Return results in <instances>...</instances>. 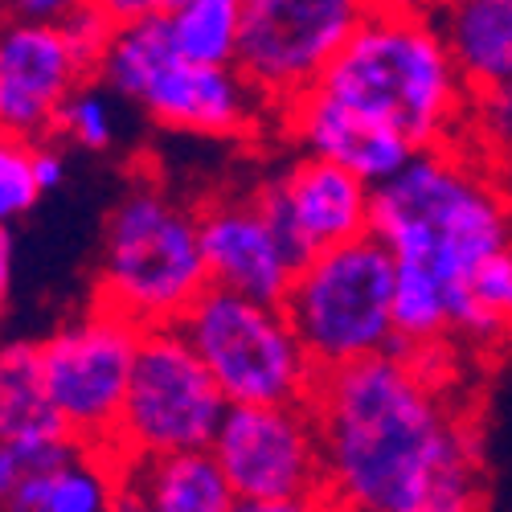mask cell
I'll list each match as a JSON object with an SVG mask.
<instances>
[{
    "mask_svg": "<svg viewBox=\"0 0 512 512\" xmlns=\"http://www.w3.org/2000/svg\"><path fill=\"white\" fill-rule=\"evenodd\" d=\"M447 345H394L320 369L308 406L324 443L328 508L467 512L480 504V447L451 390Z\"/></svg>",
    "mask_w": 512,
    "mask_h": 512,
    "instance_id": "obj_1",
    "label": "cell"
},
{
    "mask_svg": "<svg viewBox=\"0 0 512 512\" xmlns=\"http://www.w3.org/2000/svg\"><path fill=\"white\" fill-rule=\"evenodd\" d=\"M369 230L394 263L431 271L451 304L476 267L512 242V201L496 160L459 140L414 152L390 181L373 185Z\"/></svg>",
    "mask_w": 512,
    "mask_h": 512,
    "instance_id": "obj_2",
    "label": "cell"
},
{
    "mask_svg": "<svg viewBox=\"0 0 512 512\" xmlns=\"http://www.w3.org/2000/svg\"><path fill=\"white\" fill-rule=\"evenodd\" d=\"M316 87L398 132L418 152L467 140L476 99L435 17L410 9H369Z\"/></svg>",
    "mask_w": 512,
    "mask_h": 512,
    "instance_id": "obj_3",
    "label": "cell"
},
{
    "mask_svg": "<svg viewBox=\"0 0 512 512\" xmlns=\"http://www.w3.org/2000/svg\"><path fill=\"white\" fill-rule=\"evenodd\" d=\"M95 78L173 136L234 144L275 127V107L238 62L213 66L177 54L164 17L115 25Z\"/></svg>",
    "mask_w": 512,
    "mask_h": 512,
    "instance_id": "obj_4",
    "label": "cell"
},
{
    "mask_svg": "<svg viewBox=\"0 0 512 512\" xmlns=\"http://www.w3.org/2000/svg\"><path fill=\"white\" fill-rule=\"evenodd\" d=\"M205 287L209 271L197 205L156 177L132 181L107 213L91 300L152 328L181 324Z\"/></svg>",
    "mask_w": 512,
    "mask_h": 512,
    "instance_id": "obj_5",
    "label": "cell"
},
{
    "mask_svg": "<svg viewBox=\"0 0 512 512\" xmlns=\"http://www.w3.org/2000/svg\"><path fill=\"white\" fill-rule=\"evenodd\" d=\"M394 279V254L373 230L300 263L283 308L320 369L353 365L398 345Z\"/></svg>",
    "mask_w": 512,
    "mask_h": 512,
    "instance_id": "obj_6",
    "label": "cell"
},
{
    "mask_svg": "<svg viewBox=\"0 0 512 512\" xmlns=\"http://www.w3.org/2000/svg\"><path fill=\"white\" fill-rule=\"evenodd\" d=\"M181 328L230 406L308 402L320 381L300 328L275 300L209 283L181 316Z\"/></svg>",
    "mask_w": 512,
    "mask_h": 512,
    "instance_id": "obj_7",
    "label": "cell"
},
{
    "mask_svg": "<svg viewBox=\"0 0 512 512\" xmlns=\"http://www.w3.org/2000/svg\"><path fill=\"white\" fill-rule=\"evenodd\" d=\"M230 402L205 369L201 353L181 324H152L140 332V349L127 381V398L115 431L123 459L209 447Z\"/></svg>",
    "mask_w": 512,
    "mask_h": 512,
    "instance_id": "obj_8",
    "label": "cell"
},
{
    "mask_svg": "<svg viewBox=\"0 0 512 512\" xmlns=\"http://www.w3.org/2000/svg\"><path fill=\"white\" fill-rule=\"evenodd\" d=\"M209 451L246 512H304L328 504L324 443L308 402L230 406Z\"/></svg>",
    "mask_w": 512,
    "mask_h": 512,
    "instance_id": "obj_9",
    "label": "cell"
},
{
    "mask_svg": "<svg viewBox=\"0 0 512 512\" xmlns=\"http://www.w3.org/2000/svg\"><path fill=\"white\" fill-rule=\"evenodd\" d=\"M140 332L144 328L136 320L91 300L87 312L70 316L46 340H37L46 394L74 443L115 447Z\"/></svg>",
    "mask_w": 512,
    "mask_h": 512,
    "instance_id": "obj_10",
    "label": "cell"
},
{
    "mask_svg": "<svg viewBox=\"0 0 512 512\" xmlns=\"http://www.w3.org/2000/svg\"><path fill=\"white\" fill-rule=\"evenodd\" d=\"M369 9V0H246L238 70L279 111L324 78Z\"/></svg>",
    "mask_w": 512,
    "mask_h": 512,
    "instance_id": "obj_11",
    "label": "cell"
},
{
    "mask_svg": "<svg viewBox=\"0 0 512 512\" xmlns=\"http://www.w3.org/2000/svg\"><path fill=\"white\" fill-rule=\"evenodd\" d=\"M254 197L300 259L361 238L373 226V185L312 152H291V160L254 185Z\"/></svg>",
    "mask_w": 512,
    "mask_h": 512,
    "instance_id": "obj_12",
    "label": "cell"
},
{
    "mask_svg": "<svg viewBox=\"0 0 512 512\" xmlns=\"http://www.w3.org/2000/svg\"><path fill=\"white\" fill-rule=\"evenodd\" d=\"M95 78V66L74 50L54 21H0V132L50 140L66 99Z\"/></svg>",
    "mask_w": 512,
    "mask_h": 512,
    "instance_id": "obj_13",
    "label": "cell"
},
{
    "mask_svg": "<svg viewBox=\"0 0 512 512\" xmlns=\"http://www.w3.org/2000/svg\"><path fill=\"white\" fill-rule=\"evenodd\" d=\"M197 222H201L205 271L213 287L283 304L304 259L279 234L263 201L254 197V189L209 197L205 205H197Z\"/></svg>",
    "mask_w": 512,
    "mask_h": 512,
    "instance_id": "obj_14",
    "label": "cell"
},
{
    "mask_svg": "<svg viewBox=\"0 0 512 512\" xmlns=\"http://www.w3.org/2000/svg\"><path fill=\"white\" fill-rule=\"evenodd\" d=\"M271 132H279L291 144V152H312V156L336 160L353 168L357 177H365L369 185L390 181L418 152L410 140H402L390 127H381L377 119L353 111L349 103H340L324 87H312L300 99H291L287 107H279Z\"/></svg>",
    "mask_w": 512,
    "mask_h": 512,
    "instance_id": "obj_15",
    "label": "cell"
},
{
    "mask_svg": "<svg viewBox=\"0 0 512 512\" xmlns=\"http://www.w3.org/2000/svg\"><path fill=\"white\" fill-rule=\"evenodd\" d=\"M119 508L148 512H234V488L209 447L123 459Z\"/></svg>",
    "mask_w": 512,
    "mask_h": 512,
    "instance_id": "obj_16",
    "label": "cell"
},
{
    "mask_svg": "<svg viewBox=\"0 0 512 512\" xmlns=\"http://www.w3.org/2000/svg\"><path fill=\"white\" fill-rule=\"evenodd\" d=\"M472 95L512 82V0H439L431 9Z\"/></svg>",
    "mask_w": 512,
    "mask_h": 512,
    "instance_id": "obj_17",
    "label": "cell"
},
{
    "mask_svg": "<svg viewBox=\"0 0 512 512\" xmlns=\"http://www.w3.org/2000/svg\"><path fill=\"white\" fill-rule=\"evenodd\" d=\"M123 496V455L74 443L25 484L17 512H107Z\"/></svg>",
    "mask_w": 512,
    "mask_h": 512,
    "instance_id": "obj_18",
    "label": "cell"
},
{
    "mask_svg": "<svg viewBox=\"0 0 512 512\" xmlns=\"http://www.w3.org/2000/svg\"><path fill=\"white\" fill-rule=\"evenodd\" d=\"M0 439H70L46 394L37 340L0 345Z\"/></svg>",
    "mask_w": 512,
    "mask_h": 512,
    "instance_id": "obj_19",
    "label": "cell"
},
{
    "mask_svg": "<svg viewBox=\"0 0 512 512\" xmlns=\"http://www.w3.org/2000/svg\"><path fill=\"white\" fill-rule=\"evenodd\" d=\"M451 340L467 349H500L512 340V242L455 291Z\"/></svg>",
    "mask_w": 512,
    "mask_h": 512,
    "instance_id": "obj_20",
    "label": "cell"
},
{
    "mask_svg": "<svg viewBox=\"0 0 512 512\" xmlns=\"http://www.w3.org/2000/svg\"><path fill=\"white\" fill-rule=\"evenodd\" d=\"M242 13H246V0H177L164 13V25L177 54L193 62L230 66L238 62Z\"/></svg>",
    "mask_w": 512,
    "mask_h": 512,
    "instance_id": "obj_21",
    "label": "cell"
},
{
    "mask_svg": "<svg viewBox=\"0 0 512 512\" xmlns=\"http://www.w3.org/2000/svg\"><path fill=\"white\" fill-rule=\"evenodd\" d=\"M123 107L127 99H119L103 78H87L66 99L54 136L78 152H111L123 140Z\"/></svg>",
    "mask_w": 512,
    "mask_h": 512,
    "instance_id": "obj_22",
    "label": "cell"
},
{
    "mask_svg": "<svg viewBox=\"0 0 512 512\" xmlns=\"http://www.w3.org/2000/svg\"><path fill=\"white\" fill-rule=\"evenodd\" d=\"M46 197L33 168V140L0 132V226H17Z\"/></svg>",
    "mask_w": 512,
    "mask_h": 512,
    "instance_id": "obj_23",
    "label": "cell"
},
{
    "mask_svg": "<svg viewBox=\"0 0 512 512\" xmlns=\"http://www.w3.org/2000/svg\"><path fill=\"white\" fill-rule=\"evenodd\" d=\"M70 447L74 439H0V508H17L25 484Z\"/></svg>",
    "mask_w": 512,
    "mask_h": 512,
    "instance_id": "obj_24",
    "label": "cell"
},
{
    "mask_svg": "<svg viewBox=\"0 0 512 512\" xmlns=\"http://www.w3.org/2000/svg\"><path fill=\"white\" fill-rule=\"evenodd\" d=\"M467 144H476L492 160L512 156V82L472 99V115H467Z\"/></svg>",
    "mask_w": 512,
    "mask_h": 512,
    "instance_id": "obj_25",
    "label": "cell"
},
{
    "mask_svg": "<svg viewBox=\"0 0 512 512\" xmlns=\"http://www.w3.org/2000/svg\"><path fill=\"white\" fill-rule=\"evenodd\" d=\"M33 168H37V181H41V193H58L70 177V156H66V144L58 136L50 140H33Z\"/></svg>",
    "mask_w": 512,
    "mask_h": 512,
    "instance_id": "obj_26",
    "label": "cell"
},
{
    "mask_svg": "<svg viewBox=\"0 0 512 512\" xmlns=\"http://www.w3.org/2000/svg\"><path fill=\"white\" fill-rule=\"evenodd\" d=\"M91 0H9V17L17 21H66L70 13H78Z\"/></svg>",
    "mask_w": 512,
    "mask_h": 512,
    "instance_id": "obj_27",
    "label": "cell"
},
{
    "mask_svg": "<svg viewBox=\"0 0 512 512\" xmlns=\"http://www.w3.org/2000/svg\"><path fill=\"white\" fill-rule=\"evenodd\" d=\"M95 9H103L115 25H127V21H144V17H164L177 0H91Z\"/></svg>",
    "mask_w": 512,
    "mask_h": 512,
    "instance_id": "obj_28",
    "label": "cell"
},
{
    "mask_svg": "<svg viewBox=\"0 0 512 512\" xmlns=\"http://www.w3.org/2000/svg\"><path fill=\"white\" fill-rule=\"evenodd\" d=\"M13 279H17V234L13 226H0V304H9Z\"/></svg>",
    "mask_w": 512,
    "mask_h": 512,
    "instance_id": "obj_29",
    "label": "cell"
},
{
    "mask_svg": "<svg viewBox=\"0 0 512 512\" xmlns=\"http://www.w3.org/2000/svg\"><path fill=\"white\" fill-rule=\"evenodd\" d=\"M373 9H410V13H431L439 0H369Z\"/></svg>",
    "mask_w": 512,
    "mask_h": 512,
    "instance_id": "obj_30",
    "label": "cell"
},
{
    "mask_svg": "<svg viewBox=\"0 0 512 512\" xmlns=\"http://www.w3.org/2000/svg\"><path fill=\"white\" fill-rule=\"evenodd\" d=\"M9 17V0H0V21H5Z\"/></svg>",
    "mask_w": 512,
    "mask_h": 512,
    "instance_id": "obj_31",
    "label": "cell"
},
{
    "mask_svg": "<svg viewBox=\"0 0 512 512\" xmlns=\"http://www.w3.org/2000/svg\"><path fill=\"white\" fill-rule=\"evenodd\" d=\"M5 308H9V304H0V328H5Z\"/></svg>",
    "mask_w": 512,
    "mask_h": 512,
    "instance_id": "obj_32",
    "label": "cell"
}]
</instances>
